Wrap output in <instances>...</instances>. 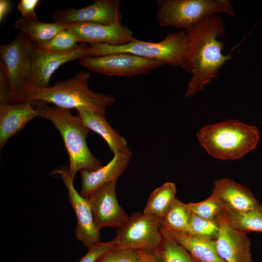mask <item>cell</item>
Segmentation results:
<instances>
[{"label":"cell","instance_id":"obj_1","mask_svg":"<svg viewBox=\"0 0 262 262\" xmlns=\"http://www.w3.org/2000/svg\"><path fill=\"white\" fill-rule=\"evenodd\" d=\"M187 49L180 67L192 76L185 96L190 98L202 91L205 85L216 78L218 73L231 56L223 54L220 40L225 33L224 21L219 16L212 15L185 31Z\"/></svg>","mask_w":262,"mask_h":262},{"label":"cell","instance_id":"obj_2","mask_svg":"<svg viewBox=\"0 0 262 262\" xmlns=\"http://www.w3.org/2000/svg\"><path fill=\"white\" fill-rule=\"evenodd\" d=\"M90 77V72L79 71L72 77L46 88L26 82L10 99V103L38 101L63 109L89 111L105 115L106 108L114 104L115 98L111 95L91 90L88 86Z\"/></svg>","mask_w":262,"mask_h":262},{"label":"cell","instance_id":"obj_3","mask_svg":"<svg viewBox=\"0 0 262 262\" xmlns=\"http://www.w3.org/2000/svg\"><path fill=\"white\" fill-rule=\"evenodd\" d=\"M40 117L49 120L60 132L67 152L70 176L74 179L78 172L94 171L101 165V162L92 154L86 144L91 131L79 116L69 109L47 105L40 101Z\"/></svg>","mask_w":262,"mask_h":262},{"label":"cell","instance_id":"obj_4","mask_svg":"<svg viewBox=\"0 0 262 262\" xmlns=\"http://www.w3.org/2000/svg\"><path fill=\"white\" fill-rule=\"evenodd\" d=\"M197 137L212 156L221 160H236L255 148L259 132L255 126L231 119L204 126L197 132Z\"/></svg>","mask_w":262,"mask_h":262},{"label":"cell","instance_id":"obj_5","mask_svg":"<svg viewBox=\"0 0 262 262\" xmlns=\"http://www.w3.org/2000/svg\"><path fill=\"white\" fill-rule=\"evenodd\" d=\"M186 32L180 31L167 34L162 41L151 42L134 39L127 44L113 45L96 44L87 46L86 57L97 56L115 53H127L159 61L164 65L181 66L187 49Z\"/></svg>","mask_w":262,"mask_h":262},{"label":"cell","instance_id":"obj_6","mask_svg":"<svg viewBox=\"0 0 262 262\" xmlns=\"http://www.w3.org/2000/svg\"><path fill=\"white\" fill-rule=\"evenodd\" d=\"M156 3V21L162 27L186 30L217 13L235 16L229 0H157Z\"/></svg>","mask_w":262,"mask_h":262},{"label":"cell","instance_id":"obj_7","mask_svg":"<svg viewBox=\"0 0 262 262\" xmlns=\"http://www.w3.org/2000/svg\"><path fill=\"white\" fill-rule=\"evenodd\" d=\"M163 238L160 230V219L138 212L129 216L126 223L117 229L113 240L115 247L154 253Z\"/></svg>","mask_w":262,"mask_h":262},{"label":"cell","instance_id":"obj_8","mask_svg":"<svg viewBox=\"0 0 262 262\" xmlns=\"http://www.w3.org/2000/svg\"><path fill=\"white\" fill-rule=\"evenodd\" d=\"M33 46V43L21 32L11 42L0 46V64L8 80L9 102L24 83L30 82Z\"/></svg>","mask_w":262,"mask_h":262},{"label":"cell","instance_id":"obj_9","mask_svg":"<svg viewBox=\"0 0 262 262\" xmlns=\"http://www.w3.org/2000/svg\"><path fill=\"white\" fill-rule=\"evenodd\" d=\"M80 64L92 71L109 76L131 77L147 74L164 65L159 61L127 53L84 57Z\"/></svg>","mask_w":262,"mask_h":262},{"label":"cell","instance_id":"obj_10","mask_svg":"<svg viewBox=\"0 0 262 262\" xmlns=\"http://www.w3.org/2000/svg\"><path fill=\"white\" fill-rule=\"evenodd\" d=\"M53 175H59L65 184L68 200L76 215L77 224L74 235L88 249L100 242V230L97 227L90 204L86 197L82 196L74 186V179L70 176L68 167L54 170Z\"/></svg>","mask_w":262,"mask_h":262},{"label":"cell","instance_id":"obj_11","mask_svg":"<svg viewBox=\"0 0 262 262\" xmlns=\"http://www.w3.org/2000/svg\"><path fill=\"white\" fill-rule=\"evenodd\" d=\"M117 181L99 187L86 197L91 207L95 223L100 230L104 228L118 229L127 221L129 216L117 199Z\"/></svg>","mask_w":262,"mask_h":262},{"label":"cell","instance_id":"obj_12","mask_svg":"<svg viewBox=\"0 0 262 262\" xmlns=\"http://www.w3.org/2000/svg\"><path fill=\"white\" fill-rule=\"evenodd\" d=\"M120 7L119 0H95L92 4L82 8L56 10L52 19L54 22L67 23L119 24L122 19Z\"/></svg>","mask_w":262,"mask_h":262},{"label":"cell","instance_id":"obj_13","mask_svg":"<svg viewBox=\"0 0 262 262\" xmlns=\"http://www.w3.org/2000/svg\"><path fill=\"white\" fill-rule=\"evenodd\" d=\"M87 46L66 52H53L40 49L33 44L32 49V73L30 83L38 87L49 86L50 78L61 66L86 57Z\"/></svg>","mask_w":262,"mask_h":262},{"label":"cell","instance_id":"obj_14","mask_svg":"<svg viewBox=\"0 0 262 262\" xmlns=\"http://www.w3.org/2000/svg\"><path fill=\"white\" fill-rule=\"evenodd\" d=\"M69 30L75 35L78 43H88L91 45H122L135 39L132 31L122 23L104 25L89 22L76 23Z\"/></svg>","mask_w":262,"mask_h":262},{"label":"cell","instance_id":"obj_15","mask_svg":"<svg viewBox=\"0 0 262 262\" xmlns=\"http://www.w3.org/2000/svg\"><path fill=\"white\" fill-rule=\"evenodd\" d=\"M40 117V101L0 103V147L31 120Z\"/></svg>","mask_w":262,"mask_h":262},{"label":"cell","instance_id":"obj_16","mask_svg":"<svg viewBox=\"0 0 262 262\" xmlns=\"http://www.w3.org/2000/svg\"><path fill=\"white\" fill-rule=\"evenodd\" d=\"M211 195L224 212H244L262 207L249 189L229 178L214 181Z\"/></svg>","mask_w":262,"mask_h":262},{"label":"cell","instance_id":"obj_17","mask_svg":"<svg viewBox=\"0 0 262 262\" xmlns=\"http://www.w3.org/2000/svg\"><path fill=\"white\" fill-rule=\"evenodd\" d=\"M219 224L215 243L219 256L225 262H253L251 243L246 234L232 228L223 218Z\"/></svg>","mask_w":262,"mask_h":262},{"label":"cell","instance_id":"obj_18","mask_svg":"<svg viewBox=\"0 0 262 262\" xmlns=\"http://www.w3.org/2000/svg\"><path fill=\"white\" fill-rule=\"evenodd\" d=\"M132 156L130 150L114 154L113 159L105 165L94 171H80L82 178L80 194L84 197L102 186L117 181L127 168Z\"/></svg>","mask_w":262,"mask_h":262},{"label":"cell","instance_id":"obj_19","mask_svg":"<svg viewBox=\"0 0 262 262\" xmlns=\"http://www.w3.org/2000/svg\"><path fill=\"white\" fill-rule=\"evenodd\" d=\"M164 237L171 239L183 247L196 262H225L219 255L215 240L174 231L160 226Z\"/></svg>","mask_w":262,"mask_h":262},{"label":"cell","instance_id":"obj_20","mask_svg":"<svg viewBox=\"0 0 262 262\" xmlns=\"http://www.w3.org/2000/svg\"><path fill=\"white\" fill-rule=\"evenodd\" d=\"M77 113L83 124L90 131L99 135L114 154L129 150L126 140L112 127L105 115L89 111L78 110Z\"/></svg>","mask_w":262,"mask_h":262},{"label":"cell","instance_id":"obj_21","mask_svg":"<svg viewBox=\"0 0 262 262\" xmlns=\"http://www.w3.org/2000/svg\"><path fill=\"white\" fill-rule=\"evenodd\" d=\"M76 23L43 22L36 15L16 20L14 26L35 45L50 40L61 31L69 29Z\"/></svg>","mask_w":262,"mask_h":262},{"label":"cell","instance_id":"obj_22","mask_svg":"<svg viewBox=\"0 0 262 262\" xmlns=\"http://www.w3.org/2000/svg\"><path fill=\"white\" fill-rule=\"evenodd\" d=\"M176 192L173 182L164 183L151 192L143 213L161 219L176 198Z\"/></svg>","mask_w":262,"mask_h":262},{"label":"cell","instance_id":"obj_23","mask_svg":"<svg viewBox=\"0 0 262 262\" xmlns=\"http://www.w3.org/2000/svg\"><path fill=\"white\" fill-rule=\"evenodd\" d=\"M223 219L236 230L262 233V207L244 212H224Z\"/></svg>","mask_w":262,"mask_h":262},{"label":"cell","instance_id":"obj_24","mask_svg":"<svg viewBox=\"0 0 262 262\" xmlns=\"http://www.w3.org/2000/svg\"><path fill=\"white\" fill-rule=\"evenodd\" d=\"M191 212L186 204L176 198L160 219V226L180 233L187 234Z\"/></svg>","mask_w":262,"mask_h":262},{"label":"cell","instance_id":"obj_25","mask_svg":"<svg viewBox=\"0 0 262 262\" xmlns=\"http://www.w3.org/2000/svg\"><path fill=\"white\" fill-rule=\"evenodd\" d=\"M154 253L162 262H194L183 247L175 241L164 237Z\"/></svg>","mask_w":262,"mask_h":262},{"label":"cell","instance_id":"obj_26","mask_svg":"<svg viewBox=\"0 0 262 262\" xmlns=\"http://www.w3.org/2000/svg\"><path fill=\"white\" fill-rule=\"evenodd\" d=\"M75 35L69 29L61 31L50 40L34 45L37 48L49 51L66 52L78 49L82 45H78Z\"/></svg>","mask_w":262,"mask_h":262},{"label":"cell","instance_id":"obj_27","mask_svg":"<svg viewBox=\"0 0 262 262\" xmlns=\"http://www.w3.org/2000/svg\"><path fill=\"white\" fill-rule=\"evenodd\" d=\"M219 231V222L204 219L191 212L187 234L199 238L215 240Z\"/></svg>","mask_w":262,"mask_h":262},{"label":"cell","instance_id":"obj_28","mask_svg":"<svg viewBox=\"0 0 262 262\" xmlns=\"http://www.w3.org/2000/svg\"><path fill=\"white\" fill-rule=\"evenodd\" d=\"M186 204L191 212L200 217L218 222L223 218L224 212L211 194L207 199L200 202H189Z\"/></svg>","mask_w":262,"mask_h":262},{"label":"cell","instance_id":"obj_29","mask_svg":"<svg viewBox=\"0 0 262 262\" xmlns=\"http://www.w3.org/2000/svg\"><path fill=\"white\" fill-rule=\"evenodd\" d=\"M147 252L114 247L101 255L96 262H143Z\"/></svg>","mask_w":262,"mask_h":262},{"label":"cell","instance_id":"obj_30","mask_svg":"<svg viewBox=\"0 0 262 262\" xmlns=\"http://www.w3.org/2000/svg\"><path fill=\"white\" fill-rule=\"evenodd\" d=\"M115 247L113 240L99 242L90 248L78 262H96L98 258L108 250Z\"/></svg>","mask_w":262,"mask_h":262},{"label":"cell","instance_id":"obj_31","mask_svg":"<svg viewBox=\"0 0 262 262\" xmlns=\"http://www.w3.org/2000/svg\"><path fill=\"white\" fill-rule=\"evenodd\" d=\"M40 0H20L17 3V8L23 17H27L36 15L35 9Z\"/></svg>","mask_w":262,"mask_h":262},{"label":"cell","instance_id":"obj_32","mask_svg":"<svg viewBox=\"0 0 262 262\" xmlns=\"http://www.w3.org/2000/svg\"><path fill=\"white\" fill-rule=\"evenodd\" d=\"M9 86L7 75L0 64V102L9 103Z\"/></svg>","mask_w":262,"mask_h":262},{"label":"cell","instance_id":"obj_33","mask_svg":"<svg viewBox=\"0 0 262 262\" xmlns=\"http://www.w3.org/2000/svg\"><path fill=\"white\" fill-rule=\"evenodd\" d=\"M11 2L8 0H0V22L1 23L9 14Z\"/></svg>","mask_w":262,"mask_h":262},{"label":"cell","instance_id":"obj_34","mask_svg":"<svg viewBox=\"0 0 262 262\" xmlns=\"http://www.w3.org/2000/svg\"><path fill=\"white\" fill-rule=\"evenodd\" d=\"M143 262H162L155 253H147Z\"/></svg>","mask_w":262,"mask_h":262},{"label":"cell","instance_id":"obj_35","mask_svg":"<svg viewBox=\"0 0 262 262\" xmlns=\"http://www.w3.org/2000/svg\"><path fill=\"white\" fill-rule=\"evenodd\" d=\"M194 262H196L194 260Z\"/></svg>","mask_w":262,"mask_h":262},{"label":"cell","instance_id":"obj_36","mask_svg":"<svg viewBox=\"0 0 262 262\" xmlns=\"http://www.w3.org/2000/svg\"></svg>","mask_w":262,"mask_h":262}]
</instances>
